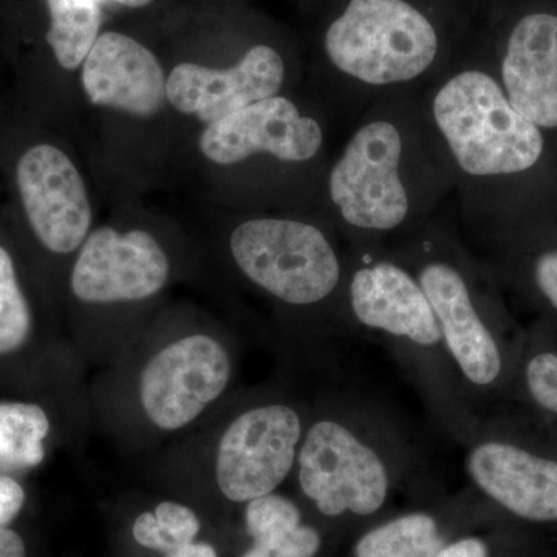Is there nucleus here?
I'll return each mask as SVG.
<instances>
[{
  "instance_id": "f3484780",
  "label": "nucleus",
  "mask_w": 557,
  "mask_h": 557,
  "mask_svg": "<svg viewBox=\"0 0 557 557\" xmlns=\"http://www.w3.org/2000/svg\"><path fill=\"white\" fill-rule=\"evenodd\" d=\"M102 0H47L50 28L47 42L65 70H76L100 36Z\"/></svg>"
},
{
  "instance_id": "9b49d317",
  "label": "nucleus",
  "mask_w": 557,
  "mask_h": 557,
  "mask_svg": "<svg viewBox=\"0 0 557 557\" xmlns=\"http://www.w3.org/2000/svg\"><path fill=\"white\" fill-rule=\"evenodd\" d=\"M285 79L281 54L269 46H256L228 69L180 64L166 81L168 101L185 115L212 124L276 97Z\"/></svg>"
},
{
  "instance_id": "7ed1b4c3",
  "label": "nucleus",
  "mask_w": 557,
  "mask_h": 557,
  "mask_svg": "<svg viewBox=\"0 0 557 557\" xmlns=\"http://www.w3.org/2000/svg\"><path fill=\"white\" fill-rule=\"evenodd\" d=\"M230 249L252 284L289 306L321 302L341 281L333 245L317 226L299 220H248L231 234Z\"/></svg>"
},
{
  "instance_id": "6e6552de",
  "label": "nucleus",
  "mask_w": 557,
  "mask_h": 557,
  "mask_svg": "<svg viewBox=\"0 0 557 557\" xmlns=\"http://www.w3.org/2000/svg\"><path fill=\"white\" fill-rule=\"evenodd\" d=\"M170 276L171 260L152 234L102 226L81 245L70 289L89 306H119L153 298Z\"/></svg>"
},
{
  "instance_id": "20e7f679",
  "label": "nucleus",
  "mask_w": 557,
  "mask_h": 557,
  "mask_svg": "<svg viewBox=\"0 0 557 557\" xmlns=\"http://www.w3.org/2000/svg\"><path fill=\"white\" fill-rule=\"evenodd\" d=\"M233 358L222 341L189 333L157 348L138 373L137 401L146 423L175 434L196 423L225 394Z\"/></svg>"
},
{
  "instance_id": "1a4fd4ad",
  "label": "nucleus",
  "mask_w": 557,
  "mask_h": 557,
  "mask_svg": "<svg viewBox=\"0 0 557 557\" xmlns=\"http://www.w3.org/2000/svg\"><path fill=\"white\" fill-rule=\"evenodd\" d=\"M17 188L33 233L54 255L76 251L87 239L91 208L86 183L61 149L39 145L17 163Z\"/></svg>"
},
{
  "instance_id": "a878e982",
  "label": "nucleus",
  "mask_w": 557,
  "mask_h": 557,
  "mask_svg": "<svg viewBox=\"0 0 557 557\" xmlns=\"http://www.w3.org/2000/svg\"><path fill=\"white\" fill-rule=\"evenodd\" d=\"M537 287L557 310V251L542 255L536 263Z\"/></svg>"
},
{
  "instance_id": "4be33fe9",
  "label": "nucleus",
  "mask_w": 557,
  "mask_h": 557,
  "mask_svg": "<svg viewBox=\"0 0 557 557\" xmlns=\"http://www.w3.org/2000/svg\"><path fill=\"white\" fill-rule=\"evenodd\" d=\"M245 528L252 544L269 547L277 539L302 523V515L295 502L281 494H267L245 505Z\"/></svg>"
},
{
  "instance_id": "f03ea898",
  "label": "nucleus",
  "mask_w": 557,
  "mask_h": 557,
  "mask_svg": "<svg viewBox=\"0 0 557 557\" xmlns=\"http://www.w3.org/2000/svg\"><path fill=\"white\" fill-rule=\"evenodd\" d=\"M437 50L435 28L406 0H350L325 33L332 64L370 86L416 79Z\"/></svg>"
},
{
  "instance_id": "a211bd4d",
  "label": "nucleus",
  "mask_w": 557,
  "mask_h": 557,
  "mask_svg": "<svg viewBox=\"0 0 557 557\" xmlns=\"http://www.w3.org/2000/svg\"><path fill=\"white\" fill-rule=\"evenodd\" d=\"M50 418L33 403H0V469H32L46 458Z\"/></svg>"
},
{
  "instance_id": "f8f14e48",
  "label": "nucleus",
  "mask_w": 557,
  "mask_h": 557,
  "mask_svg": "<svg viewBox=\"0 0 557 557\" xmlns=\"http://www.w3.org/2000/svg\"><path fill=\"white\" fill-rule=\"evenodd\" d=\"M81 81L91 104L139 119L157 115L168 100V79L156 54L116 32L102 33L95 40Z\"/></svg>"
},
{
  "instance_id": "0eeeda50",
  "label": "nucleus",
  "mask_w": 557,
  "mask_h": 557,
  "mask_svg": "<svg viewBox=\"0 0 557 557\" xmlns=\"http://www.w3.org/2000/svg\"><path fill=\"white\" fill-rule=\"evenodd\" d=\"M401 134L388 121H370L355 132L333 166L329 189L347 225L364 231L398 228L409 214L399 177Z\"/></svg>"
},
{
  "instance_id": "4468645a",
  "label": "nucleus",
  "mask_w": 557,
  "mask_h": 557,
  "mask_svg": "<svg viewBox=\"0 0 557 557\" xmlns=\"http://www.w3.org/2000/svg\"><path fill=\"white\" fill-rule=\"evenodd\" d=\"M350 307L359 324L420 347L442 343L437 318L418 278L392 262L357 270L350 282Z\"/></svg>"
},
{
  "instance_id": "f257e3e1",
  "label": "nucleus",
  "mask_w": 557,
  "mask_h": 557,
  "mask_svg": "<svg viewBox=\"0 0 557 557\" xmlns=\"http://www.w3.org/2000/svg\"><path fill=\"white\" fill-rule=\"evenodd\" d=\"M432 113L458 166L474 177L518 174L544 152L541 129L485 72L467 70L446 81Z\"/></svg>"
},
{
  "instance_id": "dca6fc26",
  "label": "nucleus",
  "mask_w": 557,
  "mask_h": 557,
  "mask_svg": "<svg viewBox=\"0 0 557 557\" xmlns=\"http://www.w3.org/2000/svg\"><path fill=\"white\" fill-rule=\"evenodd\" d=\"M509 102L537 127H557V17H523L509 36L502 64Z\"/></svg>"
},
{
  "instance_id": "2eb2a0df",
  "label": "nucleus",
  "mask_w": 557,
  "mask_h": 557,
  "mask_svg": "<svg viewBox=\"0 0 557 557\" xmlns=\"http://www.w3.org/2000/svg\"><path fill=\"white\" fill-rule=\"evenodd\" d=\"M472 483L512 515L534 522L557 520V461L502 442L469 450Z\"/></svg>"
},
{
  "instance_id": "aec40b11",
  "label": "nucleus",
  "mask_w": 557,
  "mask_h": 557,
  "mask_svg": "<svg viewBox=\"0 0 557 557\" xmlns=\"http://www.w3.org/2000/svg\"><path fill=\"white\" fill-rule=\"evenodd\" d=\"M200 531L199 515L175 500L160 502L152 511L139 512L132 523V537L139 547L163 556L197 541Z\"/></svg>"
},
{
  "instance_id": "b1692460",
  "label": "nucleus",
  "mask_w": 557,
  "mask_h": 557,
  "mask_svg": "<svg viewBox=\"0 0 557 557\" xmlns=\"http://www.w3.org/2000/svg\"><path fill=\"white\" fill-rule=\"evenodd\" d=\"M321 545V534L313 527L300 523L269 547L262 548L269 549L274 557H317Z\"/></svg>"
},
{
  "instance_id": "9d476101",
  "label": "nucleus",
  "mask_w": 557,
  "mask_h": 557,
  "mask_svg": "<svg viewBox=\"0 0 557 557\" xmlns=\"http://www.w3.org/2000/svg\"><path fill=\"white\" fill-rule=\"evenodd\" d=\"M324 143L317 120L302 115L285 97H271L208 124L200 137V150L222 166L270 153L281 161L304 163L313 159Z\"/></svg>"
},
{
  "instance_id": "ddd939ff",
  "label": "nucleus",
  "mask_w": 557,
  "mask_h": 557,
  "mask_svg": "<svg viewBox=\"0 0 557 557\" xmlns=\"http://www.w3.org/2000/svg\"><path fill=\"white\" fill-rule=\"evenodd\" d=\"M437 318L442 341L461 375L485 387L502 372V355L493 333L480 318L460 271L446 262H431L418 274Z\"/></svg>"
},
{
  "instance_id": "7c9ffc66",
  "label": "nucleus",
  "mask_w": 557,
  "mask_h": 557,
  "mask_svg": "<svg viewBox=\"0 0 557 557\" xmlns=\"http://www.w3.org/2000/svg\"><path fill=\"white\" fill-rule=\"evenodd\" d=\"M113 2L129 7V9H141V7L149 5L152 0H113Z\"/></svg>"
},
{
  "instance_id": "423d86ee",
  "label": "nucleus",
  "mask_w": 557,
  "mask_h": 557,
  "mask_svg": "<svg viewBox=\"0 0 557 557\" xmlns=\"http://www.w3.org/2000/svg\"><path fill=\"white\" fill-rule=\"evenodd\" d=\"M304 432L298 410L284 403L255 406L233 418L215 448L219 493L244 505L274 493L296 467Z\"/></svg>"
},
{
  "instance_id": "412c9836",
  "label": "nucleus",
  "mask_w": 557,
  "mask_h": 557,
  "mask_svg": "<svg viewBox=\"0 0 557 557\" xmlns=\"http://www.w3.org/2000/svg\"><path fill=\"white\" fill-rule=\"evenodd\" d=\"M33 314L13 259L0 247V357L16 354L30 339Z\"/></svg>"
},
{
  "instance_id": "39448f33",
  "label": "nucleus",
  "mask_w": 557,
  "mask_h": 557,
  "mask_svg": "<svg viewBox=\"0 0 557 557\" xmlns=\"http://www.w3.org/2000/svg\"><path fill=\"white\" fill-rule=\"evenodd\" d=\"M296 465L300 491L325 518H368L386 504V463L338 420L322 418L304 432Z\"/></svg>"
},
{
  "instance_id": "c756f323",
  "label": "nucleus",
  "mask_w": 557,
  "mask_h": 557,
  "mask_svg": "<svg viewBox=\"0 0 557 557\" xmlns=\"http://www.w3.org/2000/svg\"><path fill=\"white\" fill-rule=\"evenodd\" d=\"M242 557H274L271 555L269 549L259 547V545L252 544Z\"/></svg>"
},
{
  "instance_id": "5701e85b",
  "label": "nucleus",
  "mask_w": 557,
  "mask_h": 557,
  "mask_svg": "<svg viewBox=\"0 0 557 557\" xmlns=\"http://www.w3.org/2000/svg\"><path fill=\"white\" fill-rule=\"evenodd\" d=\"M527 384L539 406L557 413V355L541 354L527 366Z\"/></svg>"
},
{
  "instance_id": "c85d7f7f",
  "label": "nucleus",
  "mask_w": 557,
  "mask_h": 557,
  "mask_svg": "<svg viewBox=\"0 0 557 557\" xmlns=\"http://www.w3.org/2000/svg\"><path fill=\"white\" fill-rule=\"evenodd\" d=\"M164 557H219V553L209 542L194 541Z\"/></svg>"
},
{
  "instance_id": "393cba45",
  "label": "nucleus",
  "mask_w": 557,
  "mask_h": 557,
  "mask_svg": "<svg viewBox=\"0 0 557 557\" xmlns=\"http://www.w3.org/2000/svg\"><path fill=\"white\" fill-rule=\"evenodd\" d=\"M25 504V491L16 479L0 474V528L9 527L20 516Z\"/></svg>"
},
{
  "instance_id": "bb28decb",
  "label": "nucleus",
  "mask_w": 557,
  "mask_h": 557,
  "mask_svg": "<svg viewBox=\"0 0 557 557\" xmlns=\"http://www.w3.org/2000/svg\"><path fill=\"white\" fill-rule=\"evenodd\" d=\"M435 557H490V552L482 539L463 537L443 545Z\"/></svg>"
},
{
  "instance_id": "6ab92c4d",
  "label": "nucleus",
  "mask_w": 557,
  "mask_h": 557,
  "mask_svg": "<svg viewBox=\"0 0 557 557\" xmlns=\"http://www.w3.org/2000/svg\"><path fill=\"white\" fill-rule=\"evenodd\" d=\"M442 547L437 520L410 512L366 533L355 545V557H435Z\"/></svg>"
},
{
  "instance_id": "cd10ccee",
  "label": "nucleus",
  "mask_w": 557,
  "mask_h": 557,
  "mask_svg": "<svg viewBox=\"0 0 557 557\" xmlns=\"http://www.w3.org/2000/svg\"><path fill=\"white\" fill-rule=\"evenodd\" d=\"M0 557H27L24 539L9 527L0 528Z\"/></svg>"
}]
</instances>
